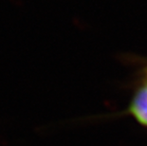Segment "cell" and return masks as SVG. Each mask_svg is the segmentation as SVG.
<instances>
[{"mask_svg": "<svg viewBox=\"0 0 147 146\" xmlns=\"http://www.w3.org/2000/svg\"><path fill=\"white\" fill-rule=\"evenodd\" d=\"M130 112L138 122L147 126V86L140 88L134 97L130 105Z\"/></svg>", "mask_w": 147, "mask_h": 146, "instance_id": "cell-1", "label": "cell"}]
</instances>
